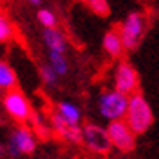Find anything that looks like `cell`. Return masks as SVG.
<instances>
[{"label":"cell","instance_id":"cell-1","mask_svg":"<svg viewBox=\"0 0 159 159\" xmlns=\"http://www.w3.org/2000/svg\"><path fill=\"white\" fill-rule=\"evenodd\" d=\"M152 120H154V116H152V109L148 102L141 95H132L129 98V107L125 113V122L129 123V127L136 134H141L150 127Z\"/></svg>","mask_w":159,"mask_h":159},{"label":"cell","instance_id":"cell-2","mask_svg":"<svg viewBox=\"0 0 159 159\" xmlns=\"http://www.w3.org/2000/svg\"><path fill=\"white\" fill-rule=\"evenodd\" d=\"M129 107V98L122 91H106L98 98V111L107 120H122Z\"/></svg>","mask_w":159,"mask_h":159},{"label":"cell","instance_id":"cell-3","mask_svg":"<svg viewBox=\"0 0 159 159\" xmlns=\"http://www.w3.org/2000/svg\"><path fill=\"white\" fill-rule=\"evenodd\" d=\"M145 32V18L139 13H130L127 16V20L122 25V39H123V47L127 50L136 48L139 39Z\"/></svg>","mask_w":159,"mask_h":159},{"label":"cell","instance_id":"cell-4","mask_svg":"<svg viewBox=\"0 0 159 159\" xmlns=\"http://www.w3.org/2000/svg\"><path fill=\"white\" fill-rule=\"evenodd\" d=\"M107 132L111 136V141H113V147H116L118 150L122 152H129L134 148V130L129 127L127 122H122V120H111L107 127Z\"/></svg>","mask_w":159,"mask_h":159},{"label":"cell","instance_id":"cell-5","mask_svg":"<svg viewBox=\"0 0 159 159\" xmlns=\"http://www.w3.org/2000/svg\"><path fill=\"white\" fill-rule=\"evenodd\" d=\"M4 107L7 111V115L13 120H16V122H25L30 116L29 100L18 89H7L6 91V95H4Z\"/></svg>","mask_w":159,"mask_h":159},{"label":"cell","instance_id":"cell-6","mask_svg":"<svg viewBox=\"0 0 159 159\" xmlns=\"http://www.w3.org/2000/svg\"><path fill=\"white\" fill-rule=\"evenodd\" d=\"M82 141L88 145V148L98 152V154H106L113 147L107 129H102L98 125H91V123L82 129Z\"/></svg>","mask_w":159,"mask_h":159},{"label":"cell","instance_id":"cell-7","mask_svg":"<svg viewBox=\"0 0 159 159\" xmlns=\"http://www.w3.org/2000/svg\"><path fill=\"white\" fill-rule=\"evenodd\" d=\"M34 138L30 134V130L23 129H16L11 136H9V143H7V154L11 157H16V156H20V154H30V152L34 150Z\"/></svg>","mask_w":159,"mask_h":159},{"label":"cell","instance_id":"cell-8","mask_svg":"<svg viewBox=\"0 0 159 159\" xmlns=\"http://www.w3.org/2000/svg\"><path fill=\"white\" fill-rule=\"evenodd\" d=\"M115 86L118 91L129 95L134 93L138 86V73L129 63H120L115 72Z\"/></svg>","mask_w":159,"mask_h":159},{"label":"cell","instance_id":"cell-9","mask_svg":"<svg viewBox=\"0 0 159 159\" xmlns=\"http://www.w3.org/2000/svg\"><path fill=\"white\" fill-rule=\"evenodd\" d=\"M43 39H45V45L48 47V50H54V52H63L65 54L66 50V41L63 34L56 30L54 27H47L43 32Z\"/></svg>","mask_w":159,"mask_h":159},{"label":"cell","instance_id":"cell-10","mask_svg":"<svg viewBox=\"0 0 159 159\" xmlns=\"http://www.w3.org/2000/svg\"><path fill=\"white\" fill-rule=\"evenodd\" d=\"M104 48L107 52L109 56H113V57H118V56H122L123 52V39H122V34L120 32H115V30H109L107 34L104 36Z\"/></svg>","mask_w":159,"mask_h":159},{"label":"cell","instance_id":"cell-11","mask_svg":"<svg viewBox=\"0 0 159 159\" xmlns=\"http://www.w3.org/2000/svg\"><path fill=\"white\" fill-rule=\"evenodd\" d=\"M57 113L65 118L68 125H77L79 120H80L79 107H75V106L70 104V102H61V104L57 106Z\"/></svg>","mask_w":159,"mask_h":159},{"label":"cell","instance_id":"cell-12","mask_svg":"<svg viewBox=\"0 0 159 159\" xmlns=\"http://www.w3.org/2000/svg\"><path fill=\"white\" fill-rule=\"evenodd\" d=\"M15 84H16V77L13 68L6 63H0V86L4 89H13Z\"/></svg>","mask_w":159,"mask_h":159},{"label":"cell","instance_id":"cell-13","mask_svg":"<svg viewBox=\"0 0 159 159\" xmlns=\"http://www.w3.org/2000/svg\"><path fill=\"white\" fill-rule=\"evenodd\" d=\"M48 59H50V65L54 66V70H56L59 75H65V73L68 72V63H66L63 52L48 50Z\"/></svg>","mask_w":159,"mask_h":159},{"label":"cell","instance_id":"cell-14","mask_svg":"<svg viewBox=\"0 0 159 159\" xmlns=\"http://www.w3.org/2000/svg\"><path fill=\"white\" fill-rule=\"evenodd\" d=\"M39 73H41V79H43V82L47 84V86H56L59 73L54 70L52 65H43L41 68H39Z\"/></svg>","mask_w":159,"mask_h":159},{"label":"cell","instance_id":"cell-15","mask_svg":"<svg viewBox=\"0 0 159 159\" xmlns=\"http://www.w3.org/2000/svg\"><path fill=\"white\" fill-rule=\"evenodd\" d=\"M86 4L89 6V9L93 11L95 15H98V16H106L109 13L107 0H88Z\"/></svg>","mask_w":159,"mask_h":159},{"label":"cell","instance_id":"cell-16","mask_svg":"<svg viewBox=\"0 0 159 159\" xmlns=\"http://www.w3.org/2000/svg\"><path fill=\"white\" fill-rule=\"evenodd\" d=\"M50 122H52V129L56 130L59 136H63V134L66 132V129H68V123H66V120H65V118H63L61 115H59V113L52 115Z\"/></svg>","mask_w":159,"mask_h":159},{"label":"cell","instance_id":"cell-17","mask_svg":"<svg viewBox=\"0 0 159 159\" xmlns=\"http://www.w3.org/2000/svg\"><path fill=\"white\" fill-rule=\"evenodd\" d=\"M63 138L72 141V143H79L82 139V129H79V125H68V129L63 134Z\"/></svg>","mask_w":159,"mask_h":159},{"label":"cell","instance_id":"cell-18","mask_svg":"<svg viewBox=\"0 0 159 159\" xmlns=\"http://www.w3.org/2000/svg\"><path fill=\"white\" fill-rule=\"evenodd\" d=\"M38 20H39V23L45 25V27H56V16H54V13L48 11V9H41V11L38 13Z\"/></svg>","mask_w":159,"mask_h":159},{"label":"cell","instance_id":"cell-19","mask_svg":"<svg viewBox=\"0 0 159 159\" xmlns=\"http://www.w3.org/2000/svg\"><path fill=\"white\" fill-rule=\"evenodd\" d=\"M13 34V27H11V23H9L7 18H0V39L2 41H7L9 38Z\"/></svg>","mask_w":159,"mask_h":159},{"label":"cell","instance_id":"cell-20","mask_svg":"<svg viewBox=\"0 0 159 159\" xmlns=\"http://www.w3.org/2000/svg\"><path fill=\"white\" fill-rule=\"evenodd\" d=\"M29 2H32V4H39L41 0H29Z\"/></svg>","mask_w":159,"mask_h":159},{"label":"cell","instance_id":"cell-21","mask_svg":"<svg viewBox=\"0 0 159 159\" xmlns=\"http://www.w3.org/2000/svg\"><path fill=\"white\" fill-rule=\"evenodd\" d=\"M82 2H88V0H82Z\"/></svg>","mask_w":159,"mask_h":159}]
</instances>
